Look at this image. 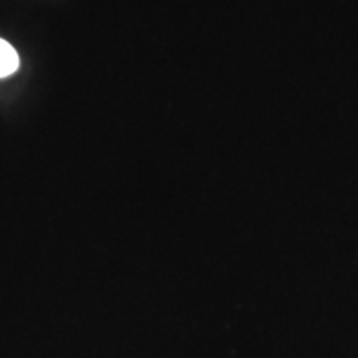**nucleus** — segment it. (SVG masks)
Here are the masks:
<instances>
[{"instance_id":"obj_1","label":"nucleus","mask_w":358,"mask_h":358,"mask_svg":"<svg viewBox=\"0 0 358 358\" xmlns=\"http://www.w3.org/2000/svg\"><path fill=\"white\" fill-rule=\"evenodd\" d=\"M20 62L15 48L7 40L0 38V78L10 77L19 69Z\"/></svg>"}]
</instances>
